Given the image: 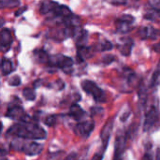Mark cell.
<instances>
[{
    "label": "cell",
    "instance_id": "obj_1",
    "mask_svg": "<svg viewBox=\"0 0 160 160\" xmlns=\"http://www.w3.org/2000/svg\"><path fill=\"white\" fill-rule=\"evenodd\" d=\"M7 135L20 139H32V140H44L47 136L46 131L37 124L20 122L10 127Z\"/></svg>",
    "mask_w": 160,
    "mask_h": 160
},
{
    "label": "cell",
    "instance_id": "obj_2",
    "mask_svg": "<svg viewBox=\"0 0 160 160\" xmlns=\"http://www.w3.org/2000/svg\"><path fill=\"white\" fill-rule=\"evenodd\" d=\"M11 148L16 151L24 153L27 156L33 157L41 153L43 146L37 142H24L22 140H14L11 142Z\"/></svg>",
    "mask_w": 160,
    "mask_h": 160
},
{
    "label": "cell",
    "instance_id": "obj_3",
    "mask_svg": "<svg viewBox=\"0 0 160 160\" xmlns=\"http://www.w3.org/2000/svg\"><path fill=\"white\" fill-rule=\"evenodd\" d=\"M82 88L88 94L90 95L97 102H105L106 101V95L105 92L98 87L94 82L89 81V80H84L81 83Z\"/></svg>",
    "mask_w": 160,
    "mask_h": 160
},
{
    "label": "cell",
    "instance_id": "obj_4",
    "mask_svg": "<svg viewBox=\"0 0 160 160\" xmlns=\"http://www.w3.org/2000/svg\"><path fill=\"white\" fill-rule=\"evenodd\" d=\"M73 60L70 57H68L63 54H55L50 57L49 66L52 68H58L64 70L65 72H69L73 67Z\"/></svg>",
    "mask_w": 160,
    "mask_h": 160
},
{
    "label": "cell",
    "instance_id": "obj_5",
    "mask_svg": "<svg viewBox=\"0 0 160 160\" xmlns=\"http://www.w3.org/2000/svg\"><path fill=\"white\" fill-rule=\"evenodd\" d=\"M134 17L128 14H125L115 21V28L118 34L126 35L133 29Z\"/></svg>",
    "mask_w": 160,
    "mask_h": 160
},
{
    "label": "cell",
    "instance_id": "obj_6",
    "mask_svg": "<svg viewBox=\"0 0 160 160\" xmlns=\"http://www.w3.org/2000/svg\"><path fill=\"white\" fill-rule=\"evenodd\" d=\"M6 116L9 119L20 121V122H26L28 120V116L23 111L22 107L20 105H11L8 108Z\"/></svg>",
    "mask_w": 160,
    "mask_h": 160
},
{
    "label": "cell",
    "instance_id": "obj_7",
    "mask_svg": "<svg viewBox=\"0 0 160 160\" xmlns=\"http://www.w3.org/2000/svg\"><path fill=\"white\" fill-rule=\"evenodd\" d=\"M95 128V124L93 121H85L78 123L74 128V132L81 138L87 139L93 132Z\"/></svg>",
    "mask_w": 160,
    "mask_h": 160
},
{
    "label": "cell",
    "instance_id": "obj_8",
    "mask_svg": "<svg viewBox=\"0 0 160 160\" xmlns=\"http://www.w3.org/2000/svg\"><path fill=\"white\" fill-rule=\"evenodd\" d=\"M158 120V111L155 106H152L145 114L144 124H143V129L144 131H149L157 123Z\"/></svg>",
    "mask_w": 160,
    "mask_h": 160
},
{
    "label": "cell",
    "instance_id": "obj_9",
    "mask_svg": "<svg viewBox=\"0 0 160 160\" xmlns=\"http://www.w3.org/2000/svg\"><path fill=\"white\" fill-rule=\"evenodd\" d=\"M112 128H113V119H109L107 121V123L105 124V126L103 127L101 133H100V138H101V142H102V150L105 151L110 138L112 136Z\"/></svg>",
    "mask_w": 160,
    "mask_h": 160
},
{
    "label": "cell",
    "instance_id": "obj_10",
    "mask_svg": "<svg viewBox=\"0 0 160 160\" xmlns=\"http://www.w3.org/2000/svg\"><path fill=\"white\" fill-rule=\"evenodd\" d=\"M144 18L151 21L160 19V0H151L149 2L148 11L144 15Z\"/></svg>",
    "mask_w": 160,
    "mask_h": 160
},
{
    "label": "cell",
    "instance_id": "obj_11",
    "mask_svg": "<svg viewBox=\"0 0 160 160\" xmlns=\"http://www.w3.org/2000/svg\"><path fill=\"white\" fill-rule=\"evenodd\" d=\"M126 142H127V138L125 135H123V134L117 135V137L115 139V143H114L115 144L114 145V156H113L112 160H122L125 146H126Z\"/></svg>",
    "mask_w": 160,
    "mask_h": 160
},
{
    "label": "cell",
    "instance_id": "obj_12",
    "mask_svg": "<svg viewBox=\"0 0 160 160\" xmlns=\"http://www.w3.org/2000/svg\"><path fill=\"white\" fill-rule=\"evenodd\" d=\"M12 35L8 28H2L0 33V42H1V51L3 52H8L10 49L12 44Z\"/></svg>",
    "mask_w": 160,
    "mask_h": 160
},
{
    "label": "cell",
    "instance_id": "obj_13",
    "mask_svg": "<svg viewBox=\"0 0 160 160\" xmlns=\"http://www.w3.org/2000/svg\"><path fill=\"white\" fill-rule=\"evenodd\" d=\"M133 46H134L133 40L128 37H124L120 39V41L117 45V48L122 55L128 56L131 53Z\"/></svg>",
    "mask_w": 160,
    "mask_h": 160
},
{
    "label": "cell",
    "instance_id": "obj_14",
    "mask_svg": "<svg viewBox=\"0 0 160 160\" xmlns=\"http://www.w3.org/2000/svg\"><path fill=\"white\" fill-rule=\"evenodd\" d=\"M139 36L142 39H155L160 36V31L152 26H143L140 28Z\"/></svg>",
    "mask_w": 160,
    "mask_h": 160
},
{
    "label": "cell",
    "instance_id": "obj_15",
    "mask_svg": "<svg viewBox=\"0 0 160 160\" xmlns=\"http://www.w3.org/2000/svg\"><path fill=\"white\" fill-rule=\"evenodd\" d=\"M85 112L78 105V104H74L70 107L69 109V112H68V115L73 118L74 120L76 121H80L81 119H82V117L84 116Z\"/></svg>",
    "mask_w": 160,
    "mask_h": 160
},
{
    "label": "cell",
    "instance_id": "obj_16",
    "mask_svg": "<svg viewBox=\"0 0 160 160\" xmlns=\"http://www.w3.org/2000/svg\"><path fill=\"white\" fill-rule=\"evenodd\" d=\"M77 57L79 61H84L86 58H89L93 55L92 50L89 47L85 46H79L77 47Z\"/></svg>",
    "mask_w": 160,
    "mask_h": 160
},
{
    "label": "cell",
    "instance_id": "obj_17",
    "mask_svg": "<svg viewBox=\"0 0 160 160\" xmlns=\"http://www.w3.org/2000/svg\"><path fill=\"white\" fill-rule=\"evenodd\" d=\"M34 57H35V59L38 63H40V64H47L48 65L51 56H49V54L45 51H43V50H36L34 52Z\"/></svg>",
    "mask_w": 160,
    "mask_h": 160
},
{
    "label": "cell",
    "instance_id": "obj_18",
    "mask_svg": "<svg viewBox=\"0 0 160 160\" xmlns=\"http://www.w3.org/2000/svg\"><path fill=\"white\" fill-rule=\"evenodd\" d=\"M1 71H2V75L6 76L8 75L9 73H11L13 71V66L10 60L7 59V58H3L2 62H1Z\"/></svg>",
    "mask_w": 160,
    "mask_h": 160
},
{
    "label": "cell",
    "instance_id": "obj_19",
    "mask_svg": "<svg viewBox=\"0 0 160 160\" xmlns=\"http://www.w3.org/2000/svg\"><path fill=\"white\" fill-rule=\"evenodd\" d=\"M112 47H113V45L112 44V42H110V41L107 40V39H104L103 41L99 42V43L97 45V50L99 51V52H106V51L112 50Z\"/></svg>",
    "mask_w": 160,
    "mask_h": 160
},
{
    "label": "cell",
    "instance_id": "obj_20",
    "mask_svg": "<svg viewBox=\"0 0 160 160\" xmlns=\"http://www.w3.org/2000/svg\"><path fill=\"white\" fill-rule=\"evenodd\" d=\"M1 8H15L20 5L19 0H1Z\"/></svg>",
    "mask_w": 160,
    "mask_h": 160
},
{
    "label": "cell",
    "instance_id": "obj_21",
    "mask_svg": "<svg viewBox=\"0 0 160 160\" xmlns=\"http://www.w3.org/2000/svg\"><path fill=\"white\" fill-rule=\"evenodd\" d=\"M22 95H23L24 98H26L27 100H30V101H33L36 98V93L31 88H24L22 90Z\"/></svg>",
    "mask_w": 160,
    "mask_h": 160
},
{
    "label": "cell",
    "instance_id": "obj_22",
    "mask_svg": "<svg viewBox=\"0 0 160 160\" xmlns=\"http://www.w3.org/2000/svg\"><path fill=\"white\" fill-rule=\"evenodd\" d=\"M139 0H109V2L114 6H128L131 3H135Z\"/></svg>",
    "mask_w": 160,
    "mask_h": 160
},
{
    "label": "cell",
    "instance_id": "obj_23",
    "mask_svg": "<svg viewBox=\"0 0 160 160\" xmlns=\"http://www.w3.org/2000/svg\"><path fill=\"white\" fill-rule=\"evenodd\" d=\"M56 123V116L54 114L49 115L45 119V125L48 127H53Z\"/></svg>",
    "mask_w": 160,
    "mask_h": 160
},
{
    "label": "cell",
    "instance_id": "obj_24",
    "mask_svg": "<svg viewBox=\"0 0 160 160\" xmlns=\"http://www.w3.org/2000/svg\"><path fill=\"white\" fill-rule=\"evenodd\" d=\"M8 83H9V85H11V86H18V85L21 84V78H20L19 76L15 75V76L11 77V78L8 80Z\"/></svg>",
    "mask_w": 160,
    "mask_h": 160
},
{
    "label": "cell",
    "instance_id": "obj_25",
    "mask_svg": "<svg viewBox=\"0 0 160 160\" xmlns=\"http://www.w3.org/2000/svg\"><path fill=\"white\" fill-rule=\"evenodd\" d=\"M114 60H115V56L111 55V54L105 55V56L103 57V62H104V64H106V65L111 64V63H112V62H113Z\"/></svg>",
    "mask_w": 160,
    "mask_h": 160
},
{
    "label": "cell",
    "instance_id": "obj_26",
    "mask_svg": "<svg viewBox=\"0 0 160 160\" xmlns=\"http://www.w3.org/2000/svg\"><path fill=\"white\" fill-rule=\"evenodd\" d=\"M103 157H104V151L101 150L100 152H97L91 160H102L103 159Z\"/></svg>",
    "mask_w": 160,
    "mask_h": 160
},
{
    "label": "cell",
    "instance_id": "obj_27",
    "mask_svg": "<svg viewBox=\"0 0 160 160\" xmlns=\"http://www.w3.org/2000/svg\"><path fill=\"white\" fill-rule=\"evenodd\" d=\"M26 9H27V8H26V7H23V8H19V9H18V10H17V11L15 12V16H16V17L20 16V15H21V14H22V13H23V12H24V11H25Z\"/></svg>",
    "mask_w": 160,
    "mask_h": 160
},
{
    "label": "cell",
    "instance_id": "obj_28",
    "mask_svg": "<svg viewBox=\"0 0 160 160\" xmlns=\"http://www.w3.org/2000/svg\"><path fill=\"white\" fill-rule=\"evenodd\" d=\"M76 158H77L76 153H71V154H69L64 160H76Z\"/></svg>",
    "mask_w": 160,
    "mask_h": 160
},
{
    "label": "cell",
    "instance_id": "obj_29",
    "mask_svg": "<svg viewBox=\"0 0 160 160\" xmlns=\"http://www.w3.org/2000/svg\"><path fill=\"white\" fill-rule=\"evenodd\" d=\"M142 160H153V159H152L151 155H150V154H148V153H146V154L142 157Z\"/></svg>",
    "mask_w": 160,
    "mask_h": 160
},
{
    "label": "cell",
    "instance_id": "obj_30",
    "mask_svg": "<svg viewBox=\"0 0 160 160\" xmlns=\"http://www.w3.org/2000/svg\"><path fill=\"white\" fill-rule=\"evenodd\" d=\"M154 50H155L156 52H159L160 53V41L158 44H156V45L154 46Z\"/></svg>",
    "mask_w": 160,
    "mask_h": 160
},
{
    "label": "cell",
    "instance_id": "obj_31",
    "mask_svg": "<svg viewBox=\"0 0 160 160\" xmlns=\"http://www.w3.org/2000/svg\"><path fill=\"white\" fill-rule=\"evenodd\" d=\"M157 160H160V149H158L157 152Z\"/></svg>",
    "mask_w": 160,
    "mask_h": 160
}]
</instances>
